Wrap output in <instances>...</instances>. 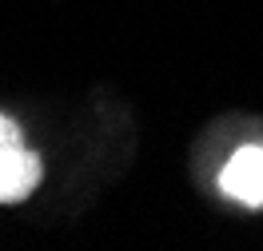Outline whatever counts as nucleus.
<instances>
[{
  "mask_svg": "<svg viewBox=\"0 0 263 251\" xmlns=\"http://www.w3.org/2000/svg\"><path fill=\"white\" fill-rule=\"evenodd\" d=\"M40 184V160L24 144L20 128L8 116H0V203H16L32 196Z\"/></svg>",
  "mask_w": 263,
  "mask_h": 251,
  "instance_id": "f257e3e1",
  "label": "nucleus"
},
{
  "mask_svg": "<svg viewBox=\"0 0 263 251\" xmlns=\"http://www.w3.org/2000/svg\"><path fill=\"white\" fill-rule=\"evenodd\" d=\"M219 191L243 207H263V144H243L223 164Z\"/></svg>",
  "mask_w": 263,
  "mask_h": 251,
  "instance_id": "f03ea898",
  "label": "nucleus"
}]
</instances>
